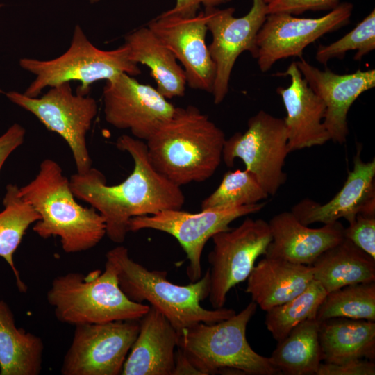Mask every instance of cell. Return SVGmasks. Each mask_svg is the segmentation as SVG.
Listing matches in <instances>:
<instances>
[{
	"mask_svg": "<svg viewBox=\"0 0 375 375\" xmlns=\"http://www.w3.org/2000/svg\"><path fill=\"white\" fill-rule=\"evenodd\" d=\"M90 1V3H97L101 0H88Z\"/></svg>",
	"mask_w": 375,
	"mask_h": 375,
	"instance_id": "obj_39",
	"label": "cell"
},
{
	"mask_svg": "<svg viewBox=\"0 0 375 375\" xmlns=\"http://www.w3.org/2000/svg\"><path fill=\"white\" fill-rule=\"evenodd\" d=\"M3 5L2 3H0V8L3 6ZM3 92V90L0 88V94H1Z\"/></svg>",
	"mask_w": 375,
	"mask_h": 375,
	"instance_id": "obj_40",
	"label": "cell"
},
{
	"mask_svg": "<svg viewBox=\"0 0 375 375\" xmlns=\"http://www.w3.org/2000/svg\"><path fill=\"white\" fill-rule=\"evenodd\" d=\"M106 262L115 269L119 287L129 299L149 302L178 334L198 323L214 324L236 313L231 308L208 310L201 305L210 293L208 269L198 281L182 285L169 281L166 271L150 270L135 262L122 245L110 249Z\"/></svg>",
	"mask_w": 375,
	"mask_h": 375,
	"instance_id": "obj_4",
	"label": "cell"
},
{
	"mask_svg": "<svg viewBox=\"0 0 375 375\" xmlns=\"http://www.w3.org/2000/svg\"><path fill=\"white\" fill-rule=\"evenodd\" d=\"M310 265L313 279L327 293L349 285L375 281V259L345 238Z\"/></svg>",
	"mask_w": 375,
	"mask_h": 375,
	"instance_id": "obj_25",
	"label": "cell"
},
{
	"mask_svg": "<svg viewBox=\"0 0 375 375\" xmlns=\"http://www.w3.org/2000/svg\"><path fill=\"white\" fill-rule=\"evenodd\" d=\"M6 96L65 140L72 151L77 173L83 174L92 167L86 137L97 114L94 99L74 94L69 82L51 87L41 97H29L17 91L8 92Z\"/></svg>",
	"mask_w": 375,
	"mask_h": 375,
	"instance_id": "obj_8",
	"label": "cell"
},
{
	"mask_svg": "<svg viewBox=\"0 0 375 375\" xmlns=\"http://www.w3.org/2000/svg\"><path fill=\"white\" fill-rule=\"evenodd\" d=\"M147 27L181 63L187 85L212 93L215 66L206 44L208 28L204 10L190 17L162 13L149 22Z\"/></svg>",
	"mask_w": 375,
	"mask_h": 375,
	"instance_id": "obj_16",
	"label": "cell"
},
{
	"mask_svg": "<svg viewBox=\"0 0 375 375\" xmlns=\"http://www.w3.org/2000/svg\"><path fill=\"white\" fill-rule=\"evenodd\" d=\"M139 320L75 326L62 375H118L139 332Z\"/></svg>",
	"mask_w": 375,
	"mask_h": 375,
	"instance_id": "obj_12",
	"label": "cell"
},
{
	"mask_svg": "<svg viewBox=\"0 0 375 375\" xmlns=\"http://www.w3.org/2000/svg\"><path fill=\"white\" fill-rule=\"evenodd\" d=\"M319 327L316 318L308 319L277 342L269 358L281 374H316L322 361Z\"/></svg>",
	"mask_w": 375,
	"mask_h": 375,
	"instance_id": "obj_27",
	"label": "cell"
},
{
	"mask_svg": "<svg viewBox=\"0 0 375 375\" xmlns=\"http://www.w3.org/2000/svg\"><path fill=\"white\" fill-rule=\"evenodd\" d=\"M139 322L138 334L121 374L173 375L178 331L160 312L151 306Z\"/></svg>",
	"mask_w": 375,
	"mask_h": 375,
	"instance_id": "obj_21",
	"label": "cell"
},
{
	"mask_svg": "<svg viewBox=\"0 0 375 375\" xmlns=\"http://www.w3.org/2000/svg\"><path fill=\"white\" fill-rule=\"evenodd\" d=\"M322 360L341 363L375 358V322L334 317L319 322Z\"/></svg>",
	"mask_w": 375,
	"mask_h": 375,
	"instance_id": "obj_24",
	"label": "cell"
},
{
	"mask_svg": "<svg viewBox=\"0 0 375 375\" xmlns=\"http://www.w3.org/2000/svg\"><path fill=\"white\" fill-rule=\"evenodd\" d=\"M290 153L283 119L260 110L247 122L244 133L226 139L222 160L228 167L242 160L268 195L274 196L285 183V158Z\"/></svg>",
	"mask_w": 375,
	"mask_h": 375,
	"instance_id": "obj_9",
	"label": "cell"
},
{
	"mask_svg": "<svg viewBox=\"0 0 375 375\" xmlns=\"http://www.w3.org/2000/svg\"><path fill=\"white\" fill-rule=\"evenodd\" d=\"M257 307L251 301L229 318L211 324L200 322L183 330L177 348L200 375L281 374L269 357L256 353L247 340V326Z\"/></svg>",
	"mask_w": 375,
	"mask_h": 375,
	"instance_id": "obj_5",
	"label": "cell"
},
{
	"mask_svg": "<svg viewBox=\"0 0 375 375\" xmlns=\"http://www.w3.org/2000/svg\"><path fill=\"white\" fill-rule=\"evenodd\" d=\"M253 174L246 169L224 174L216 190L205 198L201 209L226 208L259 203L268 197Z\"/></svg>",
	"mask_w": 375,
	"mask_h": 375,
	"instance_id": "obj_31",
	"label": "cell"
},
{
	"mask_svg": "<svg viewBox=\"0 0 375 375\" xmlns=\"http://www.w3.org/2000/svg\"><path fill=\"white\" fill-rule=\"evenodd\" d=\"M346 317L375 322V281L359 283L328 292L319 305L316 319Z\"/></svg>",
	"mask_w": 375,
	"mask_h": 375,
	"instance_id": "obj_29",
	"label": "cell"
},
{
	"mask_svg": "<svg viewBox=\"0 0 375 375\" xmlns=\"http://www.w3.org/2000/svg\"><path fill=\"white\" fill-rule=\"evenodd\" d=\"M272 240L265 256L310 265L344 238V226L337 221L318 228L301 223L291 212L274 215L268 222Z\"/></svg>",
	"mask_w": 375,
	"mask_h": 375,
	"instance_id": "obj_20",
	"label": "cell"
},
{
	"mask_svg": "<svg viewBox=\"0 0 375 375\" xmlns=\"http://www.w3.org/2000/svg\"><path fill=\"white\" fill-rule=\"evenodd\" d=\"M19 188L8 184L3 199V210L0 212V257L10 267L19 291L26 293L27 285L22 280L14 262V254L29 226L40 219L33 207L19 194Z\"/></svg>",
	"mask_w": 375,
	"mask_h": 375,
	"instance_id": "obj_28",
	"label": "cell"
},
{
	"mask_svg": "<svg viewBox=\"0 0 375 375\" xmlns=\"http://www.w3.org/2000/svg\"><path fill=\"white\" fill-rule=\"evenodd\" d=\"M19 194L40 215L33 231L43 239L58 236L65 253L90 250L106 235L103 217L76 202L69 179L52 159L42 161L38 174L19 188Z\"/></svg>",
	"mask_w": 375,
	"mask_h": 375,
	"instance_id": "obj_3",
	"label": "cell"
},
{
	"mask_svg": "<svg viewBox=\"0 0 375 375\" xmlns=\"http://www.w3.org/2000/svg\"><path fill=\"white\" fill-rule=\"evenodd\" d=\"M353 5L340 3L317 18L296 17L286 12L267 14L256 40V59L261 72H267L279 60L302 58L303 50L324 35L350 22Z\"/></svg>",
	"mask_w": 375,
	"mask_h": 375,
	"instance_id": "obj_14",
	"label": "cell"
},
{
	"mask_svg": "<svg viewBox=\"0 0 375 375\" xmlns=\"http://www.w3.org/2000/svg\"><path fill=\"white\" fill-rule=\"evenodd\" d=\"M25 135V128L15 123L0 135V172L10 155L23 144Z\"/></svg>",
	"mask_w": 375,
	"mask_h": 375,
	"instance_id": "obj_36",
	"label": "cell"
},
{
	"mask_svg": "<svg viewBox=\"0 0 375 375\" xmlns=\"http://www.w3.org/2000/svg\"><path fill=\"white\" fill-rule=\"evenodd\" d=\"M265 202L233 208L201 209L192 213L170 209L156 214L135 217L128 224L129 232L153 229L173 236L185 251L189 265L187 275L191 282L201 278V255L206 244L216 233L230 228L238 218L261 210Z\"/></svg>",
	"mask_w": 375,
	"mask_h": 375,
	"instance_id": "obj_11",
	"label": "cell"
},
{
	"mask_svg": "<svg viewBox=\"0 0 375 375\" xmlns=\"http://www.w3.org/2000/svg\"><path fill=\"white\" fill-rule=\"evenodd\" d=\"M103 103L106 122L128 129L134 138L145 141L172 116L176 108L156 88L125 73L106 81Z\"/></svg>",
	"mask_w": 375,
	"mask_h": 375,
	"instance_id": "obj_15",
	"label": "cell"
},
{
	"mask_svg": "<svg viewBox=\"0 0 375 375\" xmlns=\"http://www.w3.org/2000/svg\"><path fill=\"white\" fill-rule=\"evenodd\" d=\"M42 339L17 327L14 314L0 300V375H38L42 368Z\"/></svg>",
	"mask_w": 375,
	"mask_h": 375,
	"instance_id": "obj_26",
	"label": "cell"
},
{
	"mask_svg": "<svg viewBox=\"0 0 375 375\" xmlns=\"http://www.w3.org/2000/svg\"><path fill=\"white\" fill-rule=\"evenodd\" d=\"M130 59L150 69L157 90L167 99L183 97L187 85L183 67L173 53L148 27H142L125 36Z\"/></svg>",
	"mask_w": 375,
	"mask_h": 375,
	"instance_id": "obj_23",
	"label": "cell"
},
{
	"mask_svg": "<svg viewBox=\"0 0 375 375\" xmlns=\"http://www.w3.org/2000/svg\"><path fill=\"white\" fill-rule=\"evenodd\" d=\"M266 3L269 1V0H263Z\"/></svg>",
	"mask_w": 375,
	"mask_h": 375,
	"instance_id": "obj_41",
	"label": "cell"
},
{
	"mask_svg": "<svg viewBox=\"0 0 375 375\" xmlns=\"http://www.w3.org/2000/svg\"><path fill=\"white\" fill-rule=\"evenodd\" d=\"M115 145L134 162L132 173L124 181L108 185L103 173L92 167L83 174L72 175L69 184L76 199L89 203L103 217L108 238L121 244L129 232L131 218L181 209L185 196L181 187L154 169L142 140L122 135Z\"/></svg>",
	"mask_w": 375,
	"mask_h": 375,
	"instance_id": "obj_1",
	"label": "cell"
},
{
	"mask_svg": "<svg viewBox=\"0 0 375 375\" xmlns=\"http://www.w3.org/2000/svg\"><path fill=\"white\" fill-rule=\"evenodd\" d=\"M375 49V10L355 28L339 40L327 45L320 44L315 54L317 62L326 65L332 59H342L349 51H356L353 56L360 60Z\"/></svg>",
	"mask_w": 375,
	"mask_h": 375,
	"instance_id": "obj_32",
	"label": "cell"
},
{
	"mask_svg": "<svg viewBox=\"0 0 375 375\" xmlns=\"http://www.w3.org/2000/svg\"><path fill=\"white\" fill-rule=\"evenodd\" d=\"M56 319L73 326L139 320L150 306L129 299L119 287L114 267L87 275L71 272L55 277L47 293Z\"/></svg>",
	"mask_w": 375,
	"mask_h": 375,
	"instance_id": "obj_6",
	"label": "cell"
},
{
	"mask_svg": "<svg viewBox=\"0 0 375 375\" xmlns=\"http://www.w3.org/2000/svg\"><path fill=\"white\" fill-rule=\"evenodd\" d=\"M326 294L323 286L313 280L293 299L266 311L265 324L273 338L278 342L301 322L316 318L317 309Z\"/></svg>",
	"mask_w": 375,
	"mask_h": 375,
	"instance_id": "obj_30",
	"label": "cell"
},
{
	"mask_svg": "<svg viewBox=\"0 0 375 375\" xmlns=\"http://www.w3.org/2000/svg\"><path fill=\"white\" fill-rule=\"evenodd\" d=\"M344 235L375 259V215L357 214L344 228Z\"/></svg>",
	"mask_w": 375,
	"mask_h": 375,
	"instance_id": "obj_33",
	"label": "cell"
},
{
	"mask_svg": "<svg viewBox=\"0 0 375 375\" xmlns=\"http://www.w3.org/2000/svg\"><path fill=\"white\" fill-rule=\"evenodd\" d=\"M313 280L311 265L265 256L247 278L245 292L266 312L301 293Z\"/></svg>",
	"mask_w": 375,
	"mask_h": 375,
	"instance_id": "obj_22",
	"label": "cell"
},
{
	"mask_svg": "<svg viewBox=\"0 0 375 375\" xmlns=\"http://www.w3.org/2000/svg\"><path fill=\"white\" fill-rule=\"evenodd\" d=\"M295 62L308 85L325 103L324 124L331 140L344 143L349 134L348 112L361 94L374 88L375 70L339 74L329 69L322 70L302 58Z\"/></svg>",
	"mask_w": 375,
	"mask_h": 375,
	"instance_id": "obj_17",
	"label": "cell"
},
{
	"mask_svg": "<svg viewBox=\"0 0 375 375\" xmlns=\"http://www.w3.org/2000/svg\"><path fill=\"white\" fill-rule=\"evenodd\" d=\"M175 353V367L173 375L199 374L185 354L178 348Z\"/></svg>",
	"mask_w": 375,
	"mask_h": 375,
	"instance_id": "obj_38",
	"label": "cell"
},
{
	"mask_svg": "<svg viewBox=\"0 0 375 375\" xmlns=\"http://www.w3.org/2000/svg\"><path fill=\"white\" fill-rule=\"evenodd\" d=\"M250 10L244 16H234L235 8L217 7L204 9L208 31L212 40L208 46L215 66L212 95L215 104L221 103L228 92L229 81L239 56L249 51L256 58V37L267 15L263 0H252Z\"/></svg>",
	"mask_w": 375,
	"mask_h": 375,
	"instance_id": "obj_13",
	"label": "cell"
},
{
	"mask_svg": "<svg viewBox=\"0 0 375 375\" xmlns=\"http://www.w3.org/2000/svg\"><path fill=\"white\" fill-rule=\"evenodd\" d=\"M373 360L361 358L341 363L321 362L316 375H374Z\"/></svg>",
	"mask_w": 375,
	"mask_h": 375,
	"instance_id": "obj_35",
	"label": "cell"
},
{
	"mask_svg": "<svg viewBox=\"0 0 375 375\" xmlns=\"http://www.w3.org/2000/svg\"><path fill=\"white\" fill-rule=\"evenodd\" d=\"M223 131L196 106L176 107L147 141L154 169L181 187L210 178L222 160Z\"/></svg>",
	"mask_w": 375,
	"mask_h": 375,
	"instance_id": "obj_2",
	"label": "cell"
},
{
	"mask_svg": "<svg viewBox=\"0 0 375 375\" xmlns=\"http://www.w3.org/2000/svg\"><path fill=\"white\" fill-rule=\"evenodd\" d=\"M19 63L35 76L24 92L29 97H38L47 87L72 81L81 83L76 93L88 95L94 82L110 80L123 73L132 76L141 74L138 65L130 59L125 44L112 50L100 49L79 25L74 28L69 49L61 56L48 60L23 58Z\"/></svg>",
	"mask_w": 375,
	"mask_h": 375,
	"instance_id": "obj_7",
	"label": "cell"
},
{
	"mask_svg": "<svg viewBox=\"0 0 375 375\" xmlns=\"http://www.w3.org/2000/svg\"><path fill=\"white\" fill-rule=\"evenodd\" d=\"M340 0H269L267 3V14L286 12L299 15L308 10H327L335 8Z\"/></svg>",
	"mask_w": 375,
	"mask_h": 375,
	"instance_id": "obj_34",
	"label": "cell"
},
{
	"mask_svg": "<svg viewBox=\"0 0 375 375\" xmlns=\"http://www.w3.org/2000/svg\"><path fill=\"white\" fill-rule=\"evenodd\" d=\"M212 240L208 299L213 308H220L228 292L247 280L257 258L265 256L272 236L267 222L247 217L238 226L216 233Z\"/></svg>",
	"mask_w": 375,
	"mask_h": 375,
	"instance_id": "obj_10",
	"label": "cell"
},
{
	"mask_svg": "<svg viewBox=\"0 0 375 375\" xmlns=\"http://www.w3.org/2000/svg\"><path fill=\"white\" fill-rule=\"evenodd\" d=\"M290 77V84L278 87L287 115L283 119L288 135L289 152L315 146L331 140L324 124L326 106L308 85L295 62L280 74Z\"/></svg>",
	"mask_w": 375,
	"mask_h": 375,
	"instance_id": "obj_19",
	"label": "cell"
},
{
	"mask_svg": "<svg viewBox=\"0 0 375 375\" xmlns=\"http://www.w3.org/2000/svg\"><path fill=\"white\" fill-rule=\"evenodd\" d=\"M228 1L229 0H176L174 6L162 13L190 17L196 15L201 6L205 8L217 7Z\"/></svg>",
	"mask_w": 375,
	"mask_h": 375,
	"instance_id": "obj_37",
	"label": "cell"
},
{
	"mask_svg": "<svg viewBox=\"0 0 375 375\" xmlns=\"http://www.w3.org/2000/svg\"><path fill=\"white\" fill-rule=\"evenodd\" d=\"M358 147L353 166L340 190L328 202L319 203L306 198L291 212L304 225L328 224L345 219L348 223L358 213L375 215V160L365 162Z\"/></svg>",
	"mask_w": 375,
	"mask_h": 375,
	"instance_id": "obj_18",
	"label": "cell"
}]
</instances>
